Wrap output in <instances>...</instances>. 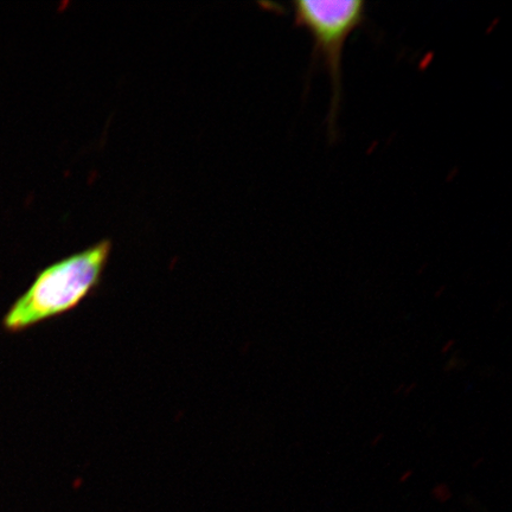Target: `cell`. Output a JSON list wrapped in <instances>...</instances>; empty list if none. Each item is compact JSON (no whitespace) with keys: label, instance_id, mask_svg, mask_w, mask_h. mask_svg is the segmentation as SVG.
Segmentation results:
<instances>
[{"label":"cell","instance_id":"obj_3","mask_svg":"<svg viewBox=\"0 0 512 512\" xmlns=\"http://www.w3.org/2000/svg\"><path fill=\"white\" fill-rule=\"evenodd\" d=\"M453 344H454V341L446 342V344L444 345V348H443L444 354H445V352H448V350H450L451 347H453Z\"/></svg>","mask_w":512,"mask_h":512},{"label":"cell","instance_id":"obj_4","mask_svg":"<svg viewBox=\"0 0 512 512\" xmlns=\"http://www.w3.org/2000/svg\"><path fill=\"white\" fill-rule=\"evenodd\" d=\"M383 439V434H377L375 440L373 441V446H376L377 443H381Z\"/></svg>","mask_w":512,"mask_h":512},{"label":"cell","instance_id":"obj_2","mask_svg":"<svg viewBox=\"0 0 512 512\" xmlns=\"http://www.w3.org/2000/svg\"><path fill=\"white\" fill-rule=\"evenodd\" d=\"M294 24L303 28L313 41V61H322L332 83L329 132L335 134L336 118L342 100L343 51L352 32L367 18L362 0H297L293 4Z\"/></svg>","mask_w":512,"mask_h":512},{"label":"cell","instance_id":"obj_1","mask_svg":"<svg viewBox=\"0 0 512 512\" xmlns=\"http://www.w3.org/2000/svg\"><path fill=\"white\" fill-rule=\"evenodd\" d=\"M112 253L102 240L50 265L36 275L3 319V328L17 334L80 306L100 286Z\"/></svg>","mask_w":512,"mask_h":512}]
</instances>
